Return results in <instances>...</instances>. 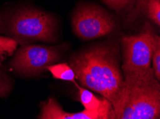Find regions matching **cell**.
Segmentation results:
<instances>
[{"instance_id": "8992f818", "label": "cell", "mask_w": 160, "mask_h": 119, "mask_svg": "<svg viewBox=\"0 0 160 119\" xmlns=\"http://www.w3.org/2000/svg\"><path fill=\"white\" fill-rule=\"evenodd\" d=\"M61 47L38 44H24L17 49L10 62L14 72L25 76H35L56 64L61 57Z\"/></svg>"}, {"instance_id": "5b68a950", "label": "cell", "mask_w": 160, "mask_h": 119, "mask_svg": "<svg viewBox=\"0 0 160 119\" xmlns=\"http://www.w3.org/2000/svg\"><path fill=\"white\" fill-rule=\"evenodd\" d=\"M74 33L83 40H92L112 34L118 28L116 19L100 6L81 4L72 18Z\"/></svg>"}, {"instance_id": "8fae6325", "label": "cell", "mask_w": 160, "mask_h": 119, "mask_svg": "<svg viewBox=\"0 0 160 119\" xmlns=\"http://www.w3.org/2000/svg\"><path fill=\"white\" fill-rule=\"evenodd\" d=\"M19 43L14 39L8 36L0 35V57H11L18 48Z\"/></svg>"}, {"instance_id": "6da1fadb", "label": "cell", "mask_w": 160, "mask_h": 119, "mask_svg": "<svg viewBox=\"0 0 160 119\" xmlns=\"http://www.w3.org/2000/svg\"><path fill=\"white\" fill-rule=\"evenodd\" d=\"M69 65L82 87L101 94L112 103L122 90L124 78L114 42L94 45L71 56Z\"/></svg>"}, {"instance_id": "52a82bcc", "label": "cell", "mask_w": 160, "mask_h": 119, "mask_svg": "<svg viewBox=\"0 0 160 119\" xmlns=\"http://www.w3.org/2000/svg\"><path fill=\"white\" fill-rule=\"evenodd\" d=\"M38 119H113L111 103L106 99L100 110L91 112L86 110L77 113L65 111L55 98L40 103V113Z\"/></svg>"}, {"instance_id": "277c9868", "label": "cell", "mask_w": 160, "mask_h": 119, "mask_svg": "<svg viewBox=\"0 0 160 119\" xmlns=\"http://www.w3.org/2000/svg\"><path fill=\"white\" fill-rule=\"evenodd\" d=\"M157 36L147 23L139 33L122 39L123 62L121 68L123 77L140 76L153 71L152 56Z\"/></svg>"}, {"instance_id": "7a4b0ae2", "label": "cell", "mask_w": 160, "mask_h": 119, "mask_svg": "<svg viewBox=\"0 0 160 119\" xmlns=\"http://www.w3.org/2000/svg\"><path fill=\"white\" fill-rule=\"evenodd\" d=\"M123 78L122 89L111 103L113 119H159L160 84L153 71Z\"/></svg>"}, {"instance_id": "ba28073f", "label": "cell", "mask_w": 160, "mask_h": 119, "mask_svg": "<svg viewBox=\"0 0 160 119\" xmlns=\"http://www.w3.org/2000/svg\"><path fill=\"white\" fill-rule=\"evenodd\" d=\"M139 12L144 13L150 20L160 25V0H137V7L131 14V18L137 16Z\"/></svg>"}, {"instance_id": "7c38bea8", "label": "cell", "mask_w": 160, "mask_h": 119, "mask_svg": "<svg viewBox=\"0 0 160 119\" xmlns=\"http://www.w3.org/2000/svg\"><path fill=\"white\" fill-rule=\"evenodd\" d=\"M152 69L153 70L154 76L159 81L160 80V38L157 36L155 40L153 52L152 56Z\"/></svg>"}, {"instance_id": "3957f363", "label": "cell", "mask_w": 160, "mask_h": 119, "mask_svg": "<svg viewBox=\"0 0 160 119\" xmlns=\"http://www.w3.org/2000/svg\"><path fill=\"white\" fill-rule=\"evenodd\" d=\"M0 34L14 39L21 45L57 40V20L51 14L30 6L0 14Z\"/></svg>"}, {"instance_id": "5bb4252c", "label": "cell", "mask_w": 160, "mask_h": 119, "mask_svg": "<svg viewBox=\"0 0 160 119\" xmlns=\"http://www.w3.org/2000/svg\"><path fill=\"white\" fill-rule=\"evenodd\" d=\"M109 8L121 12L124 10L132 3L133 0H102Z\"/></svg>"}, {"instance_id": "30bf717a", "label": "cell", "mask_w": 160, "mask_h": 119, "mask_svg": "<svg viewBox=\"0 0 160 119\" xmlns=\"http://www.w3.org/2000/svg\"><path fill=\"white\" fill-rule=\"evenodd\" d=\"M54 79L62 81H70L76 84V74L68 64L67 63H56L46 68Z\"/></svg>"}, {"instance_id": "4fadbf2b", "label": "cell", "mask_w": 160, "mask_h": 119, "mask_svg": "<svg viewBox=\"0 0 160 119\" xmlns=\"http://www.w3.org/2000/svg\"><path fill=\"white\" fill-rule=\"evenodd\" d=\"M2 60L0 57V97H4L11 91L12 84L8 75L4 71L1 64Z\"/></svg>"}, {"instance_id": "9c48e42d", "label": "cell", "mask_w": 160, "mask_h": 119, "mask_svg": "<svg viewBox=\"0 0 160 119\" xmlns=\"http://www.w3.org/2000/svg\"><path fill=\"white\" fill-rule=\"evenodd\" d=\"M75 85L78 89L80 101L83 106L85 110L91 112H96L100 110L106 101V98L103 97L101 98H98L90 90L80 86L77 83L75 84Z\"/></svg>"}]
</instances>
